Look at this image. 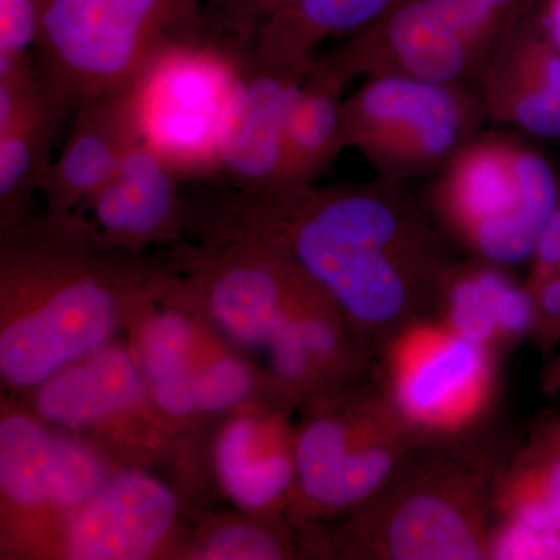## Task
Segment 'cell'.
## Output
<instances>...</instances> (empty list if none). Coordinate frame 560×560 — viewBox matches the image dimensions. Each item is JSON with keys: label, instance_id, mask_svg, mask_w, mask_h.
Here are the masks:
<instances>
[{"label": "cell", "instance_id": "484cf974", "mask_svg": "<svg viewBox=\"0 0 560 560\" xmlns=\"http://www.w3.org/2000/svg\"><path fill=\"white\" fill-rule=\"evenodd\" d=\"M477 260L500 334L518 338L534 331L537 312L529 287L515 282L504 270L506 267Z\"/></svg>", "mask_w": 560, "mask_h": 560}, {"label": "cell", "instance_id": "836d02e7", "mask_svg": "<svg viewBox=\"0 0 560 560\" xmlns=\"http://www.w3.org/2000/svg\"><path fill=\"white\" fill-rule=\"evenodd\" d=\"M537 18L541 31L560 54V0H541Z\"/></svg>", "mask_w": 560, "mask_h": 560}, {"label": "cell", "instance_id": "44dd1931", "mask_svg": "<svg viewBox=\"0 0 560 560\" xmlns=\"http://www.w3.org/2000/svg\"><path fill=\"white\" fill-rule=\"evenodd\" d=\"M58 438L24 415L0 423V488L24 508L50 504L57 470Z\"/></svg>", "mask_w": 560, "mask_h": 560}, {"label": "cell", "instance_id": "603a6c76", "mask_svg": "<svg viewBox=\"0 0 560 560\" xmlns=\"http://www.w3.org/2000/svg\"><path fill=\"white\" fill-rule=\"evenodd\" d=\"M474 49L486 55L508 32L537 9L541 0H427Z\"/></svg>", "mask_w": 560, "mask_h": 560}, {"label": "cell", "instance_id": "7402d4cb", "mask_svg": "<svg viewBox=\"0 0 560 560\" xmlns=\"http://www.w3.org/2000/svg\"><path fill=\"white\" fill-rule=\"evenodd\" d=\"M508 518L560 530V444L545 433L514 471Z\"/></svg>", "mask_w": 560, "mask_h": 560}, {"label": "cell", "instance_id": "d6a6232c", "mask_svg": "<svg viewBox=\"0 0 560 560\" xmlns=\"http://www.w3.org/2000/svg\"><path fill=\"white\" fill-rule=\"evenodd\" d=\"M302 316L300 326L302 338L312 360H330L338 350V334L330 320L315 316Z\"/></svg>", "mask_w": 560, "mask_h": 560}, {"label": "cell", "instance_id": "83f0119b", "mask_svg": "<svg viewBox=\"0 0 560 560\" xmlns=\"http://www.w3.org/2000/svg\"><path fill=\"white\" fill-rule=\"evenodd\" d=\"M283 550L268 530L259 526L237 523L217 530L198 552V559L215 560H272L280 559Z\"/></svg>", "mask_w": 560, "mask_h": 560}, {"label": "cell", "instance_id": "d590c367", "mask_svg": "<svg viewBox=\"0 0 560 560\" xmlns=\"http://www.w3.org/2000/svg\"><path fill=\"white\" fill-rule=\"evenodd\" d=\"M545 433L552 438V440L558 441L560 444V422L556 423V425L551 427V429L545 431Z\"/></svg>", "mask_w": 560, "mask_h": 560}, {"label": "cell", "instance_id": "277c9868", "mask_svg": "<svg viewBox=\"0 0 560 560\" xmlns=\"http://www.w3.org/2000/svg\"><path fill=\"white\" fill-rule=\"evenodd\" d=\"M241 47L209 35L164 47L127 90L139 142L180 179L219 178Z\"/></svg>", "mask_w": 560, "mask_h": 560}, {"label": "cell", "instance_id": "4316f807", "mask_svg": "<svg viewBox=\"0 0 560 560\" xmlns=\"http://www.w3.org/2000/svg\"><path fill=\"white\" fill-rule=\"evenodd\" d=\"M194 385L197 411L219 412L246 399L253 388V375L242 361L219 359L194 375Z\"/></svg>", "mask_w": 560, "mask_h": 560}, {"label": "cell", "instance_id": "e575fe53", "mask_svg": "<svg viewBox=\"0 0 560 560\" xmlns=\"http://www.w3.org/2000/svg\"><path fill=\"white\" fill-rule=\"evenodd\" d=\"M547 386L551 390H560V357L552 363L547 374Z\"/></svg>", "mask_w": 560, "mask_h": 560}, {"label": "cell", "instance_id": "7c38bea8", "mask_svg": "<svg viewBox=\"0 0 560 560\" xmlns=\"http://www.w3.org/2000/svg\"><path fill=\"white\" fill-rule=\"evenodd\" d=\"M382 418L363 430L337 418L313 420L302 430L294 466L302 493L312 503L341 510L366 500L390 480L400 441Z\"/></svg>", "mask_w": 560, "mask_h": 560}, {"label": "cell", "instance_id": "5bb4252c", "mask_svg": "<svg viewBox=\"0 0 560 560\" xmlns=\"http://www.w3.org/2000/svg\"><path fill=\"white\" fill-rule=\"evenodd\" d=\"M139 142L127 91L80 106L40 194L54 215H69L105 186L128 150Z\"/></svg>", "mask_w": 560, "mask_h": 560}, {"label": "cell", "instance_id": "ac0fdd59", "mask_svg": "<svg viewBox=\"0 0 560 560\" xmlns=\"http://www.w3.org/2000/svg\"><path fill=\"white\" fill-rule=\"evenodd\" d=\"M143 394L142 375L124 349H102L40 385L36 410L58 425H92L131 410Z\"/></svg>", "mask_w": 560, "mask_h": 560}, {"label": "cell", "instance_id": "ffe728a7", "mask_svg": "<svg viewBox=\"0 0 560 560\" xmlns=\"http://www.w3.org/2000/svg\"><path fill=\"white\" fill-rule=\"evenodd\" d=\"M217 471L224 490L245 510L278 501L296 477L294 456L268 448L256 420H232L217 442Z\"/></svg>", "mask_w": 560, "mask_h": 560}, {"label": "cell", "instance_id": "cb8c5ba5", "mask_svg": "<svg viewBox=\"0 0 560 560\" xmlns=\"http://www.w3.org/2000/svg\"><path fill=\"white\" fill-rule=\"evenodd\" d=\"M440 300L444 301L451 330L459 337L488 346L500 334L477 259L453 267Z\"/></svg>", "mask_w": 560, "mask_h": 560}, {"label": "cell", "instance_id": "8fae6325", "mask_svg": "<svg viewBox=\"0 0 560 560\" xmlns=\"http://www.w3.org/2000/svg\"><path fill=\"white\" fill-rule=\"evenodd\" d=\"M537 9L489 50L475 90L488 120L530 139H560V54Z\"/></svg>", "mask_w": 560, "mask_h": 560}, {"label": "cell", "instance_id": "e0dca14e", "mask_svg": "<svg viewBox=\"0 0 560 560\" xmlns=\"http://www.w3.org/2000/svg\"><path fill=\"white\" fill-rule=\"evenodd\" d=\"M350 80L318 55L305 72L285 125V186L315 184L348 150L345 101Z\"/></svg>", "mask_w": 560, "mask_h": 560}, {"label": "cell", "instance_id": "1f68e13d", "mask_svg": "<svg viewBox=\"0 0 560 560\" xmlns=\"http://www.w3.org/2000/svg\"><path fill=\"white\" fill-rule=\"evenodd\" d=\"M530 261L533 271L529 280H539L560 271V200L541 231Z\"/></svg>", "mask_w": 560, "mask_h": 560}, {"label": "cell", "instance_id": "d6986e66", "mask_svg": "<svg viewBox=\"0 0 560 560\" xmlns=\"http://www.w3.org/2000/svg\"><path fill=\"white\" fill-rule=\"evenodd\" d=\"M73 109L50 90L20 119L0 128V206L16 219L40 190L58 132Z\"/></svg>", "mask_w": 560, "mask_h": 560}, {"label": "cell", "instance_id": "9c48e42d", "mask_svg": "<svg viewBox=\"0 0 560 560\" xmlns=\"http://www.w3.org/2000/svg\"><path fill=\"white\" fill-rule=\"evenodd\" d=\"M305 72L241 49L237 86L221 142L220 176L241 190L285 186V125Z\"/></svg>", "mask_w": 560, "mask_h": 560}, {"label": "cell", "instance_id": "2e32d148", "mask_svg": "<svg viewBox=\"0 0 560 560\" xmlns=\"http://www.w3.org/2000/svg\"><path fill=\"white\" fill-rule=\"evenodd\" d=\"M481 517L460 489H420L383 517L381 555L401 560L481 559L489 555Z\"/></svg>", "mask_w": 560, "mask_h": 560}, {"label": "cell", "instance_id": "f546056e", "mask_svg": "<svg viewBox=\"0 0 560 560\" xmlns=\"http://www.w3.org/2000/svg\"><path fill=\"white\" fill-rule=\"evenodd\" d=\"M293 313L289 311L280 319L265 349L270 357L272 370L280 378L300 382L307 375L313 360L302 338L300 318L291 316Z\"/></svg>", "mask_w": 560, "mask_h": 560}, {"label": "cell", "instance_id": "d4e9b609", "mask_svg": "<svg viewBox=\"0 0 560 560\" xmlns=\"http://www.w3.org/2000/svg\"><path fill=\"white\" fill-rule=\"evenodd\" d=\"M194 330L183 316L161 313L142 334V366L151 386L184 377L189 372Z\"/></svg>", "mask_w": 560, "mask_h": 560}, {"label": "cell", "instance_id": "4fadbf2b", "mask_svg": "<svg viewBox=\"0 0 560 560\" xmlns=\"http://www.w3.org/2000/svg\"><path fill=\"white\" fill-rule=\"evenodd\" d=\"M176 515L172 490L142 471H121L77 510L66 555L77 560H136L156 550Z\"/></svg>", "mask_w": 560, "mask_h": 560}, {"label": "cell", "instance_id": "8992f818", "mask_svg": "<svg viewBox=\"0 0 560 560\" xmlns=\"http://www.w3.org/2000/svg\"><path fill=\"white\" fill-rule=\"evenodd\" d=\"M9 268L43 296L0 335L3 381L18 388L40 386L73 361L105 349L117 320L108 265L73 246L16 254Z\"/></svg>", "mask_w": 560, "mask_h": 560}, {"label": "cell", "instance_id": "3957f363", "mask_svg": "<svg viewBox=\"0 0 560 560\" xmlns=\"http://www.w3.org/2000/svg\"><path fill=\"white\" fill-rule=\"evenodd\" d=\"M208 0H40L35 58L75 113L127 91L164 47L209 35Z\"/></svg>", "mask_w": 560, "mask_h": 560}, {"label": "cell", "instance_id": "30bf717a", "mask_svg": "<svg viewBox=\"0 0 560 560\" xmlns=\"http://www.w3.org/2000/svg\"><path fill=\"white\" fill-rule=\"evenodd\" d=\"M489 375L486 346L451 329H420L397 349L394 400L408 422L448 429L477 411L485 399Z\"/></svg>", "mask_w": 560, "mask_h": 560}, {"label": "cell", "instance_id": "6da1fadb", "mask_svg": "<svg viewBox=\"0 0 560 560\" xmlns=\"http://www.w3.org/2000/svg\"><path fill=\"white\" fill-rule=\"evenodd\" d=\"M234 205L246 232L279 245L370 329L440 300L456 265L425 210L394 180L241 190Z\"/></svg>", "mask_w": 560, "mask_h": 560}, {"label": "cell", "instance_id": "4dcf8cb0", "mask_svg": "<svg viewBox=\"0 0 560 560\" xmlns=\"http://www.w3.org/2000/svg\"><path fill=\"white\" fill-rule=\"evenodd\" d=\"M536 301V331L544 345L560 340V271L528 283Z\"/></svg>", "mask_w": 560, "mask_h": 560}, {"label": "cell", "instance_id": "5b68a950", "mask_svg": "<svg viewBox=\"0 0 560 560\" xmlns=\"http://www.w3.org/2000/svg\"><path fill=\"white\" fill-rule=\"evenodd\" d=\"M486 121L469 84L372 77L345 101L348 149L359 150L377 178L400 184L444 171Z\"/></svg>", "mask_w": 560, "mask_h": 560}, {"label": "cell", "instance_id": "f1b7e54d", "mask_svg": "<svg viewBox=\"0 0 560 560\" xmlns=\"http://www.w3.org/2000/svg\"><path fill=\"white\" fill-rule=\"evenodd\" d=\"M489 555L501 560H560V530L508 518L490 537Z\"/></svg>", "mask_w": 560, "mask_h": 560}, {"label": "cell", "instance_id": "9a60e30c", "mask_svg": "<svg viewBox=\"0 0 560 560\" xmlns=\"http://www.w3.org/2000/svg\"><path fill=\"white\" fill-rule=\"evenodd\" d=\"M179 180L153 150L136 142L84 206L103 237L120 245H142L175 230L180 212Z\"/></svg>", "mask_w": 560, "mask_h": 560}, {"label": "cell", "instance_id": "7a4b0ae2", "mask_svg": "<svg viewBox=\"0 0 560 560\" xmlns=\"http://www.w3.org/2000/svg\"><path fill=\"white\" fill-rule=\"evenodd\" d=\"M560 200V172L522 132L482 130L431 178L429 208L442 231L501 267L530 260Z\"/></svg>", "mask_w": 560, "mask_h": 560}, {"label": "cell", "instance_id": "ba28073f", "mask_svg": "<svg viewBox=\"0 0 560 560\" xmlns=\"http://www.w3.org/2000/svg\"><path fill=\"white\" fill-rule=\"evenodd\" d=\"M393 0H208L210 32L307 72L318 47L366 27Z\"/></svg>", "mask_w": 560, "mask_h": 560}, {"label": "cell", "instance_id": "52a82bcc", "mask_svg": "<svg viewBox=\"0 0 560 560\" xmlns=\"http://www.w3.org/2000/svg\"><path fill=\"white\" fill-rule=\"evenodd\" d=\"M323 57L350 81L407 77L474 88L482 65L469 40L427 0H393Z\"/></svg>", "mask_w": 560, "mask_h": 560}]
</instances>
